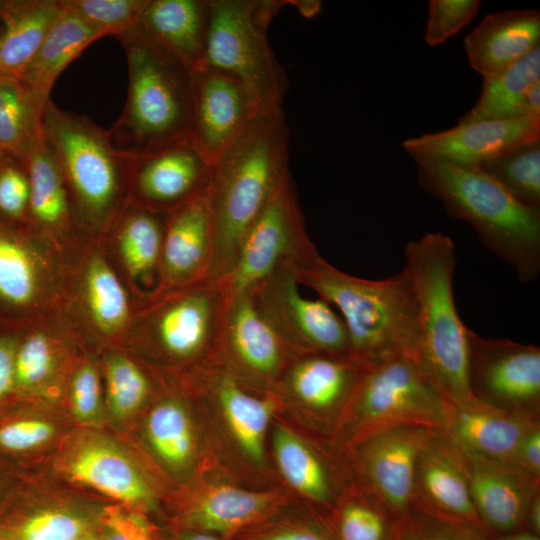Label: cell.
Returning <instances> with one entry per match:
<instances>
[{
	"mask_svg": "<svg viewBox=\"0 0 540 540\" xmlns=\"http://www.w3.org/2000/svg\"><path fill=\"white\" fill-rule=\"evenodd\" d=\"M436 431L399 425L375 431L350 445L363 489L380 500L400 522L412 512L418 456Z\"/></svg>",
	"mask_w": 540,
	"mask_h": 540,
	"instance_id": "obj_13",
	"label": "cell"
},
{
	"mask_svg": "<svg viewBox=\"0 0 540 540\" xmlns=\"http://www.w3.org/2000/svg\"><path fill=\"white\" fill-rule=\"evenodd\" d=\"M116 38L129 81L124 109L107 131L112 146L136 158L190 139L194 72L137 24Z\"/></svg>",
	"mask_w": 540,
	"mask_h": 540,
	"instance_id": "obj_3",
	"label": "cell"
},
{
	"mask_svg": "<svg viewBox=\"0 0 540 540\" xmlns=\"http://www.w3.org/2000/svg\"><path fill=\"white\" fill-rule=\"evenodd\" d=\"M166 217L128 203L118 219L117 244L130 279L156 294Z\"/></svg>",
	"mask_w": 540,
	"mask_h": 540,
	"instance_id": "obj_33",
	"label": "cell"
},
{
	"mask_svg": "<svg viewBox=\"0 0 540 540\" xmlns=\"http://www.w3.org/2000/svg\"><path fill=\"white\" fill-rule=\"evenodd\" d=\"M58 342L45 331L29 334L16 348L15 385L42 390L55 378L59 361Z\"/></svg>",
	"mask_w": 540,
	"mask_h": 540,
	"instance_id": "obj_41",
	"label": "cell"
},
{
	"mask_svg": "<svg viewBox=\"0 0 540 540\" xmlns=\"http://www.w3.org/2000/svg\"><path fill=\"white\" fill-rule=\"evenodd\" d=\"M397 540H414L408 530L405 528L403 522L401 523V528Z\"/></svg>",
	"mask_w": 540,
	"mask_h": 540,
	"instance_id": "obj_58",
	"label": "cell"
},
{
	"mask_svg": "<svg viewBox=\"0 0 540 540\" xmlns=\"http://www.w3.org/2000/svg\"><path fill=\"white\" fill-rule=\"evenodd\" d=\"M2 2H3V0H0V8H1V5H2Z\"/></svg>",
	"mask_w": 540,
	"mask_h": 540,
	"instance_id": "obj_60",
	"label": "cell"
},
{
	"mask_svg": "<svg viewBox=\"0 0 540 540\" xmlns=\"http://www.w3.org/2000/svg\"><path fill=\"white\" fill-rule=\"evenodd\" d=\"M104 36L107 35L103 31L63 7L21 75V81L44 107L51 100L50 92L60 73L88 45Z\"/></svg>",
	"mask_w": 540,
	"mask_h": 540,
	"instance_id": "obj_29",
	"label": "cell"
},
{
	"mask_svg": "<svg viewBox=\"0 0 540 540\" xmlns=\"http://www.w3.org/2000/svg\"><path fill=\"white\" fill-rule=\"evenodd\" d=\"M448 408L449 402L419 363L399 355L362 368L337 430L349 446L399 425L441 431Z\"/></svg>",
	"mask_w": 540,
	"mask_h": 540,
	"instance_id": "obj_7",
	"label": "cell"
},
{
	"mask_svg": "<svg viewBox=\"0 0 540 540\" xmlns=\"http://www.w3.org/2000/svg\"><path fill=\"white\" fill-rule=\"evenodd\" d=\"M75 13L107 36H117L135 26L148 0H60Z\"/></svg>",
	"mask_w": 540,
	"mask_h": 540,
	"instance_id": "obj_42",
	"label": "cell"
},
{
	"mask_svg": "<svg viewBox=\"0 0 540 540\" xmlns=\"http://www.w3.org/2000/svg\"><path fill=\"white\" fill-rule=\"evenodd\" d=\"M152 297L134 325L147 344L176 362L215 355L228 300L220 280L206 279Z\"/></svg>",
	"mask_w": 540,
	"mask_h": 540,
	"instance_id": "obj_9",
	"label": "cell"
},
{
	"mask_svg": "<svg viewBox=\"0 0 540 540\" xmlns=\"http://www.w3.org/2000/svg\"><path fill=\"white\" fill-rule=\"evenodd\" d=\"M455 267L454 243L442 233H428L405 247L403 270L413 284L418 306L416 361L448 402L472 396L469 329L454 301Z\"/></svg>",
	"mask_w": 540,
	"mask_h": 540,
	"instance_id": "obj_5",
	"label": "cell"
},
{
	"mask_svg": "<svg viewBox=\"0 0 540 540\" xmlns=\"http://www.w3.org/2000/svg\"><path fill=\"white\" fill-rule=\"evenodd\" d=\"M537 414L504 409L475 396L449 402L442 433L465 453L511 462Z\"/></svg>",
	"mask_w": 540,
	"mask_h": 540,
	"instance_id": "obj_20",
	"label": "cell"
},
{
	"mask_svg": "<svg viewBox=\"0 0 540 540\" xmlns=\"http://www.w3.org/2000/svg\"><path fill=\"white\" fill-rule=\"evenodd\" d=\"M55 428L47 421L26 419L0 428V446L12 451L36 448L51 439Z\"/></svg>",
	"mask_w": 540,
	"mask_h": 540,
	"instance_id": "obj_48",
	"label": "cell"
},
{
	"mask_svg": "<svg viewBox=\"0 0 540 540\" xmlns=\"http://www.w3.org/2000/svg\"><path fill=\"white\" fill-rule=\"evenodd\" d=\"M294 269L282 266L247 291L257 309L296 356L326 353L351 357L349 335L341 316L321 298L302 296Z\"/></svg>",
	"mask_w": 540,
	"mask_h": 540,
	"instance_id": "obj_11",
	"label": "cell"
},
{
	"mask_svg": "<svg viewBox=\"0 0 540 540\" xmlns=\"http://www.w3.org/2000/svg\"><path fill=\"white\" fill-rule=\"evenodd\" d=\"M79 540H101V538L97 537L94 534H91V533L87 532Z\"/></svg>",
	"mask_w": 540,
	"mask_h": 540,
	"instance_id": "obj_59",
	"label": "cell"
},
{
	"mask_svg": "<svg viewBox=\"0 0 540 540\" xmlns=\"http://www.w3.org/2000/svg\"><path fill=\"white\" fill-rule=\"evenodd\" d=\"M284 503L277 490L253 491L231 485H213L184 512L186 531L230 540L244 529L276 515Z\"/></svg>",
	"mask_w": 540,
	"mask_h": 540,
	"instance_id": "obj_23",
	"label": "cell"
},
{
	"mask_svg": "<svg viewBox=\"0 0 540 540\" xmlns=\"http://www.w3.org/2000/svg\"><path fill=\"white\" fill-rule=\"evenodd\" d=\"M327 522L334 540H397L402 523L365 489L340 500Z\"/></svg>",
	"mask_w": 540,
	"mask_h": 540,
	"instance_id": "obj_37",
	"label": "cell"
},
{
	"mask_svg": "<svg viewBox=\"0 0 540 540\" xmlns=\"http://www.w3.org/2000/svg\"><path fill=\"white\" fill-rule=\"evenodd\" d=\"M276 515L244 529L230 540H334L327 520L277 519Z\"/></svg>",
	"mask_w": 540,
	"mask_h": 540,
	"instance_id": "obj_44",
	"label": "cell"
},
{
	"mask_svg": "<svg viewBox=\"0 0 540 540\" xmlns=\"http://www.w3.org/2000/svg\"><path fill=\"white\" fill-rule=\"evenodd\" d=\"M213 255L212 219L203 195L166 217L158 292L210 279Z\"/></svg>",
	"mask_w": 540,
	"mask_h": 540,
	"instance_id": "obj_21",
	"label": "cell"
},
{
	"mask_svg": "<svg viewBox=\"0 0 540 540\" xmlns=\"http://www.w3.org/2000/svg\"><path fill=\"white\" fill-rule=\"evenodd\" d=\"M259 112L236 79L207 66L194 72L190 140L212 165Z\"/></svg>",
	"mask_w": 540,
	"mask_h": 540,
	"instance_id": "obj_17",
	"label": "cell"
},
{
	"mask_svg": "<svg viewBox=\"0 0 540 540\" xmlns=\"http://www.w3.org/2000/svg\"><path fill=\"white\" fill-rule=\"evenodd\" d=\"M281 107L260 111L213 165L206 197L214 255L210 279L230 273L248 228L289 174Z\"/></svg>",
	"mask_w": 540,
	"mask_h": 540,
	"instance_id": "obj_1",
	"label": "cell"
},
{
	"mask_svg": "<svg viewBox=\"0 0 540 540\" xmlns=\"http://www.w3.org/2000/svg\"><path fill=\"white\" fill-rule=\"evenodd\" d=\"M178 540H226V539H223L221 537H218L212 534L185 530L182 533H180Z\"/></svg>",
	"mask_w": 540,
	"mask_h": 540,
	"instance_id": "obj_56",
	"label": "cell"
},
{
	"mask_svg": "<svg viewBox=\"0 0 540 540\" xmlns=\"http://www.w3.org/2000/svg\"><path fill=\"white\" fill-rule=\"evenodd\" d=\"M65 472L74 482L112 499L149 506L153 492L132 463L116 446L100 439L80 443L68 456Z\"/></svg>",
	"mask_w": 540,
	"mask_h": 540,
	"instance_id": "obj_27",
	"label": "cell"
},
{
	"mask_svg": "<svg viewBox=\"0 0 540 540\" xmlns=\"http://www.w3.org/2000/svg\"><path fill=\"white\" fill-rule=\"evenodd\" d=\"M423 190L447 212L469 223L481 243L510 264L519 281L540 273V207L519 202L496 180L476 167H463L413 155Z\"/></svg>",
	"mask_w": 540,
	"mask_h": 540,
	"instance_id": "obj_4",
	"label": "cell"
},
{
	"mask_svg": "<svg viewBox=\"0 0 540 540\" xmlns=\"http://www.w3.org/2000/svg\"><path fill=\"white\" fill-rule=\"evenodd\" d=\"M317 255L288 174L248 228L232 270L218 280L227 297L234 296L251 290L282 266L297 268Z\"/></svg>",
	"mask_w": 540,
	"mask_h": 540,
	"instance_id": "obj_10",
	"label": "cell"
},
{
	"mask_svg": "<svg viewBox=\"0 0 540 540\" xmlns=\"http://www.w3.org/2000/svg\"><path fill=\"white\" fill-rule=\"evenodd\" d=\"M16 344L13 338H0V398L15 385L14 363Z\"/></svg>",
	"mask_w": 540,
	"mask_h": 540,
	"instance_id": "obj_52",
	"label": "cell"
},
{
	"mask_svg": "<svg viewBox=\"0 0 540 540\" xmlns=\"http://www.w3.org/2000/svg\"><path fill=\"white\" fill-rule=\"evenodd\" d=\"M284 3L211 0L202 66L239 81L260 111L281 107L286 90L285 76L267 39V28Z\"/></svg>",
	"mask_w": 540,
	"mask_h": 540,
	"instance_id": "obj_8",
	"label": "cell"
},
{
	"mask_svg": "<svg viewBox=\"0 0 540 540\" xmlns=\"http://www.w3.org/2000/svg\"><path fill=\"white\" fill-rule=\"evenodd\" d=\"M461 453L471 498L487 535L525 530L529 505L540 493V478L508 461Z\"/></svg>",
	"mask_w": 540,
	"mask_h": 540,
	"instance_id": "obj_18",
	"label": "cell"
},
{
	"mask_svg": "<svg viewBox=\"0 0 540 540\" xmlns=\"http://www.w3.org/2000/svg\"><path fill=\"white\" fill-rule=\"evenodd\" d=\"M294 353L257 309L250 292L228 297L215 357L237 376L281 378Z\"/></svg>",
	"mask_w": 540,
	"mask_h": 540,
	"instance_id": "obj_16",
	"label": "cell"
},
{
	"mask_svg": "<svg viewBox=\"0 0 540 540\" xmlns=\"http://www.w3.org/2000/svg\"><path fill=\"white\" fill-rule=\"evenodd\" d=\"M62 10L60 0H3L0 75L21 77Z\"/></svg>",
	"mask_w": 540,
	"mask_h": 540,
	"instance_id": "obj_30",
	"label": "cell"
},
{
	"mask_svg": "<svg viewBox=\"0 0 540 540\" xmlns=\"http://www.w3.org/2000/svg\"><path fill=\"white\" fill-rule=\"evenodd\" d=\"M540 12L508 10L486 15L464 39L471 67L494 76L539 47Z\"/></svg>",
	"mask_w": 540,
	"mask_h": 540,
	"instance_id": "obj_24",
	"label": "cell"
},
{
	"mask_svg": "<svg viewBox=\"0 0 540 540\" xmlns=\"http://www.w3.org/2000/svg\"><path fill=\"white\" fill-rule=\"evenodd\" d=\"M80 280L83 310L100 334L113 336L130 324V304L118 276L100 254L88 258Z\"/></svg>",
	"mask_w": 540,
	"mask_h": 540,
	"instance_id": "obj_35",
	"label": "cell"
},
{
	"mask_svg": "<svg viewBox=\"0 0 540 540\" xmlns=\"http://www.w3.org/2000/svg\"><path fill=\"white\" fill-rule=\"evenodd\" d=\"M208 390L218 403L226 423L243 453L253 462L265 459V438L277 401L273 393H250L242 379L212 357L206 371Z\"/></svg>",
	"mask_w": 540,
	"mask_h": 540,
	"instance_id": "obj_26",
	"label": "cell"
},
{
	"mask_svg": "<svg viewBox=\"0 0 540 540\" xmlns=\"http://www.w3.org/2000/svg\"><path fill=\"white\" fill-rule=\"evenodd\" d=\"M294 271L299 284L339 310L351 357L359 365L366 367L399 355L416 360L418 306L404 270L380 280L363 279L340 271L319 254Z\"/></svg>",
	"mask_w": 540,
	"mask_h": 540,
	"instance_id": "obj_2",
	"label": "cell"
},
{
	"mask_svg": "<svg viewBox=\"0 0 540 540\" xmlns=\"http://www.w3.org/2000/svg\"><path fill=\"white\" fill-rule=\"evenodd\" d=\"M101 540H154L148 523L140 515L119 506H109L102 514Z\"/></svg>",
	"mask_w": 540,
	"mask_h": 540,
	"instance_id": "obj_49",
	"label": "cell"
},
{
	"mask_svg": "<svg viewBox=\"0 0 540 540\" xmlns=\"http://www.w3.org/2000/svg\"><path fill=\"white\" fill-rule=\"evenodd\" d=\"M511 463L540 478V423L523 437Z\"/></svg>",
	"mask_w": 540,
	"mask_h": 540,
	"instance_id": "obj_51",
	"label": "cell"
},
{
	"mask_svg": "<svg viewBox=\"0 0 540 540\" xmlns=\"http://www.w3.org/2000/svg\"><path fill=\"white\" fill-rule=\"evenodd\" d=\"M479 7V0L429 1L426 43L431 46L443 44L477 15Z\"/></svg>",
	"mask_w": 540,
	"mask_h": 540,
	"instance_id": "obj_46",
	"label": "cell"
},
{
	"mask_svg": "<svg viewBox=\"0 0 540 540\" xmlns=\"http://www.w3.org/2000/svg\"><path fill=\"white\" fill-rule=\"evenodd\" d=\"M412 511L488 536L471 498L462 453L440 430L418 456Z\"/></svg>",
	"mask_w": 540,
	"mask_h": 540,
	"instance_id": "obj_15",
	"label": "cell"
},
{
	"mask_svg": "<svg viewBox=\"0 0 540 540\" xmlns=\"http://www.w3.org/2000/svg\"><path fill=\"white\" fill-rule=\"evenodd\" d=\"M525 530L540 536V493L532 499L529 505Z\"/></svg>",
	"mask_w": 540,
	"mask_h": 540,
	"instance_id": "obj_54",
	"label": "cell"
},
{
	"mask_svg": "<svg viewBox=\"0 0 540 540\" xmlns=\"http://www.w3.org/2000/svg\"><path fill=\"white\" fill-rule=\"evenodd\" d=\"M403 524L414 540H478V535L417 511Z\"/></svg>",
	"mask_w": 540,
	"mask_h": 540,
	"instance_id": "obj_50",
	"label": "cell"
},
{
	"mask_svg": "<svg viewBox=\"0 0 540 540\" xmlns=\"http://www.w3.org/2000/svg\"><path fill=\"white\" fill-rule=\"evenodd\" d=\"M272 444L277 466L288 484L308 500L332 511L340 501L337 483L321 453L282 425L274 427Z\"/></svg>",
	"mask_w": 540,
	"mask_h": 540,
	"instance_id": "obj_32",
	"label": "cell"
},
{
	"mask_svg": "<svg viewBox=\"0 0 540 540\" xmlns=\"http://www.w3.org/2000/svg\"><path fill=\"white\" fill-rule=\"evenodd\" d=\"M88 532L80 516L61 509H45L29 516L20 526L19 540H79Z\"/></svg>",
	"mask_w": 540,
	"mask_h": 540,
	"instance_id": "obj_45",
	"label": "cell"
},
{
	"mask_svg": "<svg viewBox=\"0 0 540 540\" xmlns=\"http://www.w3.org/2000/svg\"><path fill=\"white\" fill-rule=\"evenodd\" d=\"M148 440L167 465L181 469L190 464L195 442L192 424L184 406L166 399L155 405L146 421Z\"/></svg>",
	"mask_w": 540,
	"mask_h": 540,
	"instance_id": "obj_38",
	"label": "cell"
},
{
	"mask_svg": "<svg viewBox=\"0 0 540 540\" xmlns=\"http://www.w3.org/2000/svg\"><path fill=\"white\" fill-rule=\"evenodd\" d=\"M468 343L471 394L504 409L538 415L540 348L483 338L470 329Z\"/></svg>",
	"mask_w": 540,
	"mask_h": 540,
	"instance_id": "obj_12",
	"label": "cell"
},
{
	"mask_svg": "<svg viewBox=\"0 0 540 540\" xmlns=\"http://www.w3.org/2000/svg\"><path fill=\"white\" fill-rule=\"evenodd\" d=\"M362 368L349 356L299 355L290 363L281 382L297 403L328 421L336 417V413L342 418Z\"/></svg>",
	"mask_w": 540,
	"mask_h": 540,
	"instance_id": "obj_22",
	"label": "cell"
},
{
	"mask_svg": "<svg viewBox=\"0 0 540 540\" xmlns=\"http://www.w3.org/2000/svg\"><path fill=\"white\" fill-rule=\"evenodd\" d=\"M212 170L190 139L129 158V202L168 215L206 195Z\"/></svg>",
	"mask_w": 540,
	"mask_h": 540,
	"instance_id": "obj_14",
	"label": "cell"
},
{
	"mask_svg": "<svg viewBox=\"0 0 540 540\" xmlns=\"http://www.w3.org/2000/svg\"><path fill=\"white\" fill-rule=\"evenodd\" d=\"M34 244L0 219V303L10 309L31 311L53 295V263Z\"/></svg>",
	"mask_w": 540,
	"mask_h": 540,
	"instance_id": "obj_25",
	"label": "cell"
},
{
	"mask_svg": "<svg viewBox=\"0 0 540 540\" xmlns=\"http://www.w3.org/2000/svg\"><path fill=\"white\" fill-rule=\"evenodd\" d=\"M106 395L110 411L119 419L135 413L146 401L150 382L140 367L123 355L105 362Z\"/></svg>",
	"mask_w": 540,
	"mask_h": 540,
	"instance_id": "obj_40",
	"label": "cell"
},
{
	"mask_svg": "<svg viewBox=\"0 0 540 540\" xmlns=\"http://www.w3.org/2000/svg\"><path fill=\"white\" fill-rule=\"evenodd\" d=\"M71 409L81 421L96 418L101 406V385L96 367L83 362L73 373L70 386Z\"/></svg>",
	"mask_w": 540,
	"mask_h": 540,
	"instance_id": "obj_47",
	"label": "cell"
},
{
	"mask_svg": "<svg viewBox=\"0 0 540 540\" xmlns=\"http://www.w3.org/2000/svg\"><path fill=\"white\" fill-rule=\"evenodd\" d=\"M477 538L478 540H540V536L527 530H520L501 535H478Z\"/></svg>",
	"mask_w": 540,
	"mask_h": 540,
	"instance_id": "obj_55",
	"label": "cell"
},
{
	"mask_svg": "<svg viewBox=\"0 0 540 540\" xmlns=\"http://www.w3.org/2000/svg\"><path fill=\"white\" fill-rule=\"evenodd\" d=\"M538 139L540 118L521 117L458 123L445 131L409 138L402 146L410 156L478 168L486 160Z\"/></svg>",
	"mask_w": 540,
	"mask_h": 540,
	"instance_id": "obj_19",
	"label": "cell"
},
{
	"mask_svg": "<svg viewBox=\"0 0 540 540\" xmlns=\"http://www.w3.org/2000/svg\"><path fill=\"white\" fill-rule=\"evenodd\" d=\"M537 81H540V46L502 72L483 78L478 101L458 123L526 117L525 96Z\"/></svg>",
	"mask_w": 540,
	"mask_h": 540,
	"instance_id": "obj_34",
	"label": "cell"
},
{
	"mask_svg": "<svg viewBox=\"0 0 540 540\" xmlns=\"http://www.w3.org/2000/svg\"><path fill=\"white\" fill-rule=\"evenodd\" d=\"M300 7H301L300 10L302 13L306 14L307 16H312L319 11L320 2L318 1L302 2Z\"/></svg>",
	"mask_w": 540,
	"mask_h": 540,
	"instance_id": "obj_57",
	"label": "cell"
},
{
	"mask_svg": "<svg viewBox=\"0 0 540 540\" xmlns=\"http://www.w3.org/2000/svg\"><path fill=\"white\" fill-rule=\"evenodd\" d=\"M524 111L526 117L540 118V81L535 82L527 91Z\"/></svg>",
	"mask_w": 540,
	"mask_h": 540,
	"instance_id": "obj_53",
	"label": "cell"
},
{
	"mask_svg": "<svg viewBox=\"0 0 540 540\" xmlns=\"http://www.w3.org/2000/svg\"><path fill=\"white\" fill-rule=\"evenodd\" d=\"M30 180L25 157L0 151V219H28Z\"/></svg>",
	"mask_w": 540,
	"mask_h": 540,
	"instance_id": "obj_43",
	"label": "cell"
},
{
	"mask_svg": "<svg viewBox=\"0 0 540 540\" xmlns=\"http://www.w3.org/2000/svg\"><path fill=\"white\" fill-rule=\"evenodd\" d=\"M478 168L519 202L540 207V139L518 145Z\"/></svg>",
	"mask_w": 540,
	"mask_h": 540,
	"instance_id": "obj_39",
	"label": "cell"
},
{
	"mask_svg": "<svg viewBox=\"0 0 540 540\" xmlns=\"http://www.w3.org/2000/svg\"><path fill=\"white\" fill-rule=\"evenodd\" d=\"M43 109L20 78L0 75V151L25 157L42 138Z\"/></svg>",
	"mask_w": 540,
	"mask_h": 540,
	"instance_id": "obj_36",
	"label": "cell"
},
{
	"mask_svg": "<svg viewBox=\"0 0 540 540\" xmlns=\"http://www.w3.org/2000/svg\"><path fill=\"white\" fill-rule=\"evenodd\" d=\"M42 135L66 184L74 223L92 232L116 223L129 203V158L86 116L44 106Z\"/></svg>",
	"mask_w": 540,
	"mask_h": 540,
	"instance_id": "obj_6",
	"label": "cell"
},
{
	"mask_svg": "<svg viewBox=\"0 0 540 540\" xmlns=\"http://www.w3.org/2000/svg\"><path fill=\"white\" fill-rule=\"evenodd\" d=\"M211 0H148L137 25L195 72L203 65Z\"/></svg>",
	"mask_w": 540,
	"mask_h": 540,
	"instance_id": "obj_28",
	"label": "cell"
},
{
	"mask_svg": "<svg viewBox=\"0 0 540 540\" xmlns=\"http://www.w3.org/2000/svg\"><path fill=\"white\" fill-rule=\"evenodd\" d=\"M25 158L30 180L27 222L44 235L60 238L74 219L64 178L43 135Z\"/></svg>",
	"mask_w": 540,
	"mask_h": 540,
	"instance_id": "obj_31",
	"label": "cell"
}]
</instances>
